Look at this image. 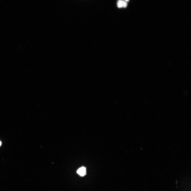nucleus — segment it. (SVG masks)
I'll return each instance as SVG.
<instances>
[{
  "label": "nucleus",
  "instance_id": "f257e3e1",
  "mask_svg": "<svg viewBox=\"0 0 191 191\" xmlns=\"http://www.w3.org/2000/svg\"><path fill=\"white\" fill-rule=\"evenodd\" d=\"M128 6L127 2L122 0H118L117 3V6L119 8H126Z\"/></svg>",
  "mask_w": 191,
  "mask_h": 191
},
{
  "label": "nucleus",
  "instance_id": "f03ea898",
  "mask_svg": "<svg viewBox=\"0 0 191 191\" xmlns=\"http://www.w3.org/2000/svg\"><path fill=\"white\" fill-rule=\"evenodd\" d=\"M77 173L81 176H84L86 174V168L82 167L79 168L77 171Z\"/></svg>",
  "mask_w": 191,
  "mask_h": 191
},
{
  "label": "nucleus",
  "instance_id": "7ed1b4c3",
  "mask_svg": "<svg viewBox=\"0 0 191 191\" xmlns=\"http://www.w3.org/2000/svg\"><path fill=\"white\" fill-rule=\"evenodd\" d=\"M122 1H125L127 2H129V0H122Z\"/></svg>",
  "mask_w": 191,
  "mask_h": 191
},
{
  "label": "nucleus",
  "instance_id": "20e7f679",
  "mask_svg": "<svg viewBox=\"0 0 191 191\" xmlns=\"http://www.w3.org/2000/svg\"><path fill=\"white\" fill-rule=\"evenodd\" d=\"M2 142L1 141H0V147L2 145Z\"/></svg>",
  "mask_w": 191,
  "mask_h": 191
}]
</instances>
